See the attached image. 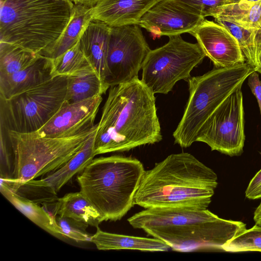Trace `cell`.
I'll use <instances>...</instances> for the list:
<instances>
[{"mask_svg":"<svg viewBox=\"0 0 261 261\" xmlns=\"http://www.w3.org/2000/svg\"><path fill=\"white\" fill-rule=\"evenodd\" d=\"M224 251L240 252L261 251V225L246 229L222 246Z\"/></svg>","mask_w":261,"mask_h":261,"instance_id":"83f0119b","label":"cell"},{"mask_svg":"<svg viewBox=\"0 0 261 261\" xmlns=\"http://www.w3.org/2000/svg\"><path fill=\"white\" fill-rule=\"evenodd\" d=\"M67 76H57L8 99L0 98V122L9 131L36 132L65 103Z\"/></svg>","mask_w":261,"mask_h":261,"instance_id":"ba28073f","label":"cell"},{"mask_svg":"<svg viewBox=\"0 0 261 261\" xmlns=\"http://www.w3.org/2000/svg\"><path fill=\"white\" fill-rule=\"evenodd\" d=\"M39 56L14 44L0 42V75L10 74L27 68Z\"/></svg>","mask_w":261,"mask_h":261,"instance_id":"4316f807","label":"cell"},{"mask_svg":"<svg viewBox=\"0 0 261 261\" xmlns=\"http://www.w3.org/2000/svg\"><path fill=\"white\" fill-rule=\"evenodd\" d=\"M162 140L154 94L139 78L110 87L94 141L95 155L128 151Z\"/></svg>","mask_w":261,"mask_h":261,"instance_id":"6da1fadb","label":"cell"},{"mask_svg":"<svg viewBox=\"0 0 261 261\" xmlns=\"http://www.w3.org/2000/svg\"><path fill=\"white\" fill-rule=\"evenodd\" d=\"M111 31V27L106 23L93 19L79 41L81 50L105 84Z\"/></svg>","mask_w":261,"mask_h":261,"instance_id":"e0dca14e","label":"cell"},{"mask_svg":"<svg viewBox=\"0 0 261 261\" xmlns=\"http://www.w3.org/2000/svg\"><path fill=\"white\" fill-rule=\"evenodd\" d=\"M260 1H261V0H229V4L237 3V2H241V1H246V2H258Z\"/></svg>","mask_w":261,"mask_h":261,"instance_id":"d590c367","label":"cell"},{"mask_svg":"<svg viewBox=\"0 0 261 261\" xmlns=\"http://www.w3.org/2000/svg\"><path fill=\"white\" fill-rule=\"evenodd\" d=\"M96 129L79 151L61 168L44 178L33 179L25 183L41 188L49 194L56 195L74 175L82 172L94 159Z\"/></svg>","mask_w":261,"mask_h":261,"instance_id":"ac0fdd59","label":"cell"},{"mask_svg":"<svg viewBox=\"0 0 261 261\" xmlns=\"http://www.w3.org/2000/svg\"><path fill=\"white\" fill-rule=\"evenodd\" d=\"M257 72H258L261 74V62H260V64L259 68Z\"/></svg>","mask_w":261,"mask_h":261,"instance_id":"8d00e7d4","label":"cell"},{"mask_svg":"<svg viewBox=\"0 0 261 261\" xmlns=\"http://www.w3.org/2000/svg\"><path fill=\"white\" fill-rule=\"evenodd\" d=\"M151 49L138 24L111 27L106 84L110 87L138 77Z\"/></svg>","mask_w":261,"mask_h":261,"instance_id":"8fae6325","label":"cell"},{"mask_svg":"<svg viewBox=\"0 0 261 261\" xmlns=\"http://www.w3.org/2000/svg\"><path fill=\"white\" fill-rule=\"evenodd\" d=\"M204 19L175 0H161L146 12L139 25L155 36L170 37L190 33Z\"/></svg>","mask_w":261,"mask_h":261,"instance_id":"4fadbf2b","label":"cell"},{"mask_svg":"<svg viewBox=\"0 0 261 261\" xmlns=\"http://www.w3.org/2000/svg\"><path fill=\"white\" fill-rule=\"evenodd\" d=\"M245 196L250 199L261 198V169L250 181L246 190Z\"/></svg>","mask_w":261,"mask_h":261,"instance_id":"1f68e13d","label":"cell"},{"mask_svg":"<svg viewBox=\"0 0 261 261\" xmlns=\"http://www.w3.org/2000/svg\"><path fill=\"white\" fill-rule=\"evenodd\" d=\"M92 8L75 5L71 18L56 41L41 56L54 59L77 44L92 21Z\"/></svg>","mask_w":261,"mask_h":261,"instance_id":"ffe728a7","label":"cell"},{"mask_svg":"<svg viewBox=\"0 0 261 261\" xmlns=\"http://www.w3.org/2000/svg\"><path fill=\"white\" fill-rule=\"evenodd\" d=\"M9 131L0 122L1 178L9 179L12 176V153Z\"/></svg>","mask_w":261,"mask_h":261,"instance_id":"4dcf8cb0","label":"cell"},{"mask_svg":"<svg viewBox=\"0 0 261 261\" xmlns=\"http://www.w3.org/2000/svg\"><path fill=\"white\" fill-rule=\"evenodd\" d=\"M53 65L54 77L76 76L95 72L81 50L79 42L61 55L53 59Z\"/></svg>","mask_w":261,"mask_h":261,"instance_id":"484cf974","label":"cell"},{"mask_svg":"<svg viewBox=\"0 0 261 261\" xmlns=\"http://www.w3.org/2000/svg\"><path fill=\"white\" fill-rule=\"evenodd\" d=\"M101 0H72L75 5H80L88 7H93Z\"/></svg>","mask_w":261,"mask_h":261,"instance_id":"836d02e7","label":"cell"},{"mask_svg":"<svg viewBox=\"0 0 261 261\" xmlns=\"http://www.w3.org/2000/svg\"><path fill=\"white\" fill-rule=\"evenodd\" d=\"M185 9L205 18L213 16L219 7L228 4L229 0H175Z\"/></svg>","mask_w":261,"mask_h":261,"instance_id":"f546056e","label":"cell"},{"mask_svg":"<svg viewBox=\"0 0 261 261\" xmlns=\"http://www.w3.org/2000/svg\"><path fill=\"white\" fill-rule=\"evenodd\" d=\"M253 219L256 224L261 225V202L254 212Z\"/></svg>","mask_w":261,"mask_h":261,"instance_id":"e575fe53","label":"cell"},{"mask_svg":"<svg viewBox=\"0 0 261 261\" xmlns=\"http://www.w3.org/2000/svg\"><path fill=\"white\" fill-rule=\"evenodd\" d=\"M56 221L64 238L76 242H90L92 235L86 231L88 225L67 217L59 216Z\"/></svg>","mask_w":261,"mask_h":261,"instance_id":"f1b7e54d","label":"cell"},{"mask_svg":"<svg viewBox=\"0 0 261 261\" xmlns=\"http://www.w3.org/2000/svg\"><path fill=\"white\" fill-rule=\"evenodd\" d=\"M102 95L72 103H65L51 119L36 132L38 134L53 137L75 135L92 128Z\"/></svg>","mask_w":261,"mask_h":261,"instance_id":"5bb4252c","label":"cell"},{"mask_svg":"<svg viewBox=\"0 0 261 261\" xmlns=\"http://www.w3.org/2000/svg\"><path fill=\"white\" fill-rule=\"evenodd\" d=\"M63 1H72V0H63Z\"/></svg>","mask_w":261,"mask_h":261,"instance_id":"74e56055","label":"cell"},{"mask_svg":"<svg viewBox=\"0 0 261 261\" xmlns=\"http://www.w3.org/2000/svg\"><path fill=\"white\" fill-rule=\"evenodd\" d=\"M248 84L257 100L261 114V82L257 71H254L249 75Z\"/></svg>","mask_w":261,"mask_h":261,"instance_id":"d6a6232c","label":"cell"},{"mask_svg":"<svg viewBox=\"0 0 261 261\" xmlns=\"http://www.w3.org/2000/svg\"><path fill=\"white\" fill-rule=\"evenodd\" d=\"M205 57L197 42H187L180 35L170 36L165 44L148 53L141 80L153 93L167 94L178 81L190 78Z\"/></svg>","mask_w":261,"mask_h":261,"instance_id":"9c48e42d","label":"cell"},{"mask_svg":"<svg viewBox=\"0 0 261 261\" xmlns=\"http://www.w3.org/2000/svg\"><path fill=\"white\" fill-rule=\"evenodd\" d=\"M109 88L95 72L67 76L65 103H74L102 95Z\"/></svg>","mask_w":261,"mask_h":261,"instance_id":"d4e9b609","label":"cell"},{"mask_svg":"<svg viewBox=\"0 0 261 261\" xmlns=\"http://www.w3.org/2000/svg\"><path fill=\"white\" fill-rule=\"evenodd\" d=\"M145 170L138 159L122 155L93 159L77 176L80 191L103 221L120 220L134 205Z\"/></svg>","mask_w":261,"mask_h":261,"instance_id":"5b68a950","label":"cell"},{"mask_svg":"<svg viewBox=\"0 0 261 261\" xmlns=\"http://www.w3.org/2000/svg\"><path fill=\"white\" fill-rule=\"evenodd\" d=\"M90 242L99 250H138L146 251H168L171 248L158 239L139 237L103 231L98 226Z\"/></svg>","mask_w":261,"mask_h":261,"instance_id":"d6986e66","label":"cell"},{"mask_svg":"<svg viewBox=\"0 0 261 261\" xmlns=\"http://www.w3.org/2000/svg\"><path fill=\"white\" fill-rule=\"evenodd\" d=\"M242 86L214 111L199 129L196 142L230 156L241 155L245 140Z\"/></svg>","mask_w":261,"mask_h":261,"instance_id":"30bf717a","label":"cell"},{"mask_svg":"<svg viewBox=\"0 0 261 261\" xmlns=\"http://www.w3.org/2000/svg\"><path fill=\"white\" fill-rule=\"evenodd\" d=\"M96 128L97 124L80 133L59 137L8 130L12 153V176L1 178L8 185H19L55 172L79 151Z\"/></svg>","mask_w":261,"mask_h":261,"instance_id":"8992f818","label":"cell"},{"mask_svg":"<svg viewBox=\"0 0 261 261\" xmlns=\"http://www.w3.org/2000/svg\"><path fill=\"white\" fill-rule=\"evenodd\" d=\"M74 4L63 0H0V42L41 56L59 38Z\"/></svg>","mask_w":261,"mask_h":261,"instance_id":"277c9868","label":"cell"},{"mask_svg":"<svg viewBox=\"0 0 261 261\" xmlns=\"http://www.w3.org/2000/svg\"><path fill=\"white\" fill-rule=\"evenodd\" d=\"M0 191L12 204L36 225L55 237L64 238L52 214L36 202L19 195L1 181Z\"/></svg>","mask_w":261,"mask_h":261,"instance_id":"44dd1931","label":"cell"},{"mask_svg":"<svg viewBox=\"0 0 261 261\" xmlns=\"http://www.w3.org/2000/svg\"><path fill=\"white\" fill-rule=\"evenodd\" d=\"M217 176L188 152L171 154L145 171L134 198L145 208L189 207L205 210L217 187Z\"/></svg>","mask_w":261,"mask_h":261,"instance_id":"3957f363","label":"cell"},{"mask_svg":"<svg viewBox=\"0 0 261 261\" xmlns=\"http://www.w3.org/2000/svg\"><path fill=\"white\" fill-rule=\"evenodd\" d=\"M127 221L134 228L143 230L179 252L223 251L224 244L246 229L241 221L189 207L145 208Z\"/></svg>","mask_w":261,"mask_h":261,"instance_id":"7a4b0ae2","label":"cell"},{"mask_svg":"<svg viewBox=\"0 0 261 261\" xmlns=\"http://www.w3.org/2000/svg\"><path fill=\"white\" fill-rule=\"evenodd\" d=\"M213 17L215 20L231 22L247 29H261V1L226 4L218 8Z\"/></svg>","mask_w":261,"mask_h":261,"instance_id":"603a6c76","label":"cell"},{"mask_svg":"<svg viewBox=\"0 0 261 261\" xmlns=\"http://www.w3.org/2000/svg\"><path fill=\"white\" fill-rule=\"evenodd\" d=\"M190 34L215 68H227L246 62L236 38L217 22L204 19Z\"/></svg>","mask_w":261,"mask_h":261,"instance_id":"7c38bea8","label":"cell"},{"mask_svg":"<svg viewBox=\"0 0 261 261\" xmlns=\"http://www.w3.org/2000/svg\"><path fill=\"white\" fill-rule=\"evenodd\" d=\"M55 213L96 227L103 221L100 213L81 191L58 198Z\"/></svg>","mask_w":261,"mask_h":261,"instance_id":"7402d4cb","label":"cell"},{"mask_svg":"<svg viewBox=\"0 0 261 261\" xmlns=\"http://www.w3.org/2000/svg\"><path fill=\"white\" fill-rule=\"evenodd\" d=\"M215 21L227 28L234 36L246 62L257 71L261 62V29H247L227 21Z\"/></svg>","mask_w":261,"mask_h":261,"instance_id":"cb8c5ba5","label":"cell"},{"mask_svg":"<svg viewBox=\"0 0 261 261\" xmlns=\"http://www.w3.org/2000/svg\"><path fill=\"white\" fill-rule=\"evenodd\" d=\"M53 59L40 56L28 67L13 73L0 75V98L12 96L54 77Z\"/></svg>","mask_w":261,"mask_h":261,"instance_id":"2e32d148","label":"cell"},{"mask_svg":"<svg viewBox=\"0 0 261 261\" xmlns=\"http://www.w3.org/2000/svg\"><path fill=\"white\" fill-rule=\"evenodd\" d=\"M161 0H101L92 8V19L110 27L138 24L146 12Z\"/></svg>","mask_w":261,"mask_h":261,"instance_id":"9a60e30c","label":"cell"},{"mask_svg":"<svg viewBox=\"0 0 261 261\" xmlns=\"http://www.w3.org/2000/svg\"><path fill=\"white\" fill-rule=\"evenodd\" d=\"M256 71L245 62L227 68H215L202 75L190 77L189 97L182 117L173 134L174 143L189 147L214 111L249 75Z\"/></svg>","mask_w":261,"mask_h":261,"instance_id":"52a82bcc","label":"cell"}]
</instances>
